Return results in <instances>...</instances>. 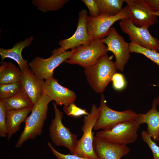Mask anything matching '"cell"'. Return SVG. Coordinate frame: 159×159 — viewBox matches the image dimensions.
Returning a JSON list of instances; mask_svg holds the SVG:
<instances>
[{
  "label": "cell",
  "instance_id": "obj_24",
  "mask_svg": "<svg viewBox=\"0 0 159 159\" xmlns=\"http://www.w3.org/2000/svg\"><path fill=\"white\" fill-rule=\"evenodd\" d=\"M130 53H136L143 55L156 64L159 67V52L141 47L136 43H129Z\"/></svg>",
  "mask_w": 159,
  "mask_h": 159
},
{
  "label": "cell",
  "instance_id": "obj_28",
  "mask_svg": "<svg viewBox=\"0 0 159 159\" xmlns=\"http://www.w3.org/2000/svg\"><path fill=\"white\" fill-rule=\"evenodd\" d=\"M7 136L6 110L2 102L0 101V136L4 138Z\"/></svg>",
  "mask_w": 159,
  "mask_h": 159
},
{
  "label": "cell",
  "instance_id": "obj_2",
  "mask_svg": "<svg viewBox=\"0 0 159 159\" xmlns=\"http://www.w3.org/2000/svg\"><path fill=\"white\" fill-rule=\"evenodd\" d=\"M115 62L107 54L100 57L93 65L85 68L87 80L96 92L102 93L113 75L117 73Z\"/></svg>",
  "mask_w": 159,
  "mask_h": 159
},
{
  "label": "cell",
  "instance_id": "obj_9",
  "mask_svg": "<svg viewBox=\"0 0 159 159\" xmlns=\"http://www.w3.org/2000/svg\"><path fill=\"white\" fill-rule=\"evenodd\" d=\"M101 40L106 44L108 51L115 55L117 69L123 72L130 57L129 43L125 41L113 27L110 28L108 35Z\"/></svg>",
  "mask_w": 159,
  "mask_h": 159
},
{
  "label": "cell",
  "instance_id": "obj_4",
  "mask_svg": "<svg viewBox=\"0 0 159 159\" xmlns=\"http://www.w3.org/2000/svg\"><path fill=\"white\" fill-rule=\"evenodd\" d=\"M100 107L92 105L89 114L85 115L83 119V124L81 130L83 134L78 140L77 144L72 154L80 157H87L92 159H98L93 148L94 125L100 115Z\"/></svg>",
  "mask_w": 159,
  "mask_h": 159
},
{
  "label": "cell",
  "instance_id": "obj_19",
  "mask_svg": "<svg viewBox=\"0 0 159 159\" xmlns=\"http://www.w3.org/2000/svg\"><path fill=\"white\" fill-rule=\"evenodd\" d=\"M32 108L19 110H6L7 139L9 141L12 136L18 131L22 123L25 122Z\"/></svg>",
  "mask_w": 159,
  "mask_h": 159
},
{
  "label": "cell",
  "instance_id": "obj_14",
  "mask_svg": "<svg viewBox=\"0 0 159 159\" xmlns=\"http://www.w3.org/2000/svg\"><path fill=\"white\" fill-rule=\"evenodd\" d=\"M79 18L76 30L70 37L62 39L59 42L61 47L65 51L75 49L77 47L89 44L92 40L87 28L88 16L86 10L82 9L78 13Z\"/></svg>",
  "mask_w": 159,
  "mask_h": 159
},
{
  "label": "cell",
  "instance_id": "obj_6",
  "mask_svg": "<svg viewBox=\"0 0 159 159\" xmlns=\"http://www.w3.org/2000/svg\"><path fill=\"white\" fill-rule=\"evenodd\" d=\"M53 105L54 117L49 127L51 140L56 146H63L68 149L72 154L78 143L77 136L64 125L62 122L63 112L58 108L55 103H53Z\"/></svg>",
  "mask_w": 159,
  "mask_h": 159
},
{
  "label": "cell",
  "instance_id": "obj_29",
  "mask_svg": "<svg viewBox=\"0 0 159 159\" xmlns=\"http://www.w3.org/2000/svg\"><path fill=\"white\" fill-rule=\"evenodd\" d=\"M47 144L52 154L57 159H92L87 157H79L72 154H63L56 150L50 142H48Z\"/></svg>",
  "mask_w": 159,
  "mask_h": 159
},
{
  "label": "cell",
  "instance_id": "obj_5",
  "mask_svg": "<svg viewBox=\"0 0 159 159\" xmlns=\"http://www.w3.org/2000/svg\"><path fill=\"white\" fill-rule=\"evenodd\" d=\"M140 127L135 120L118 124L109 129L97 132L95 136L107 141L122 145L135 142Z\"/></svg>",
  "mask_w": 159,
  "mask_h": 159
},
{
  "label": "cell",
  "instance_id": "obj_17",
  "mask_svg": "<svg viewBox=\"0 0 159 159\" xmlns=\"http://www.w3.org/2000/svg\"><path fill=\"white\" fill-rule=\"evenodd\" d=\"M158 106L157 98L153 101L152 107L146 114H138L135 120L140 125L147 124L146 131L154 142L159 141V111L157 110Z\"/></svg>",
  "mask_w": 159,
  "mask_h": 159
},
{
  "label": "cell",
  "instance_id": "obj_15",
  "mask_svg": "<svg viewBox=\"0 0 159 159\" xmlns=\"http://www.w3.org/2000/svg\"><path fill=\"white\" fill-rule=\"evenodd\" d=\"M93 148L98 159H120L130 150L127 145L114 143L95 136L93 140Z\"/></svg>",
  "mask_w": 159,
  "mask_h": 159
},
{
  "label": "cell",
  "instance_id": "obj_27",
  "mask_svg": "<svg viewBox=\"0 0 159 159\" xmlns=\"http://www.w3.org/2000/svg\"><path fill=\"white\" fill-rule=\"evenodd\" d=\"M143 141L146 143L151 149L153 156V159H159V146L152 140L150 136L146 131H143L141 134Z\"/></svg>",
  "mask_w": 159,
  "mask_h": 159
},
{
  "label": "cell",
  "instance_id": "obj_11",
  "mask_svg": "<svg viewBox=\"0 0 159 159\" xmlns=\"http://www.w3.org/2000/svg\"><path fill=\"white\" fill-rule=\"evenodd\" d=\"M119 25L122 31L128 36L131 42L148 49L159 51V39L151 35L148 29L137 26L128 18L120 20Z\"/></svg>",
  "mask_w": 159,
  "mask_h": 159
},
{
  "label": "cell",
  "instance_id": "obj_21",
  "mask_svg": "<svg viewBox=\"0 0 159 159\" xmlns=\"http://www.w3.org/2000/svg\"><path fill=\"white\" fill-rule=\"evenodd\" d=\"M0 101L6 110L32 108L34 106L29 98L23 91L13 97Z\"/></svg>",
  "mask_w": 159,
  "mask_h": 159
},
{
  "label": "cell",
  "instance_id": "obj_3",
  "mask_svg": "<svg viewBox=\"0 0 159 159\" xmlns=\"http://www.w3.org/2000/svg\"><path fill=\"white\" fill-rule=\"evenodd\" d=\"M75 48L67 51L62 48L55 49L49 58L44 59L36 57L29 63V66L36 77L39 79L45 80L52 77L55 68L71 57Z\"/></svg>",
  "mask_w": 159,
  "mask_h": 159
},
{
  "label": "cell",
  "instance_id": "obj_34",
  "mask_svg": "<svg viewBox=\"0 0 159 159\" xmlns=\"http://www.w3.org/2000/svg\"><path fill=\"white\" fill-rule=\"evenodd\" d=\"M155 85L156 86H159V85ZM157 102H158V106H159V95L158 98H157Z\"/></svg>",
  "mask_w": 159,
  "mask_h": 159
},
{
  "label": "cell",
  "instance_id": "obj_30",
  "mask_svg": "<svg viewBox=\"0 0 159 159\" xmlns=\"http://www.w3.org/2000/svg\"><path fill=\"white\" fill-rule=\"evenodd\" d=\"M88 8L90 16L95 17L99 15V9L97 0H82Z\"/></svg>",
  "mask_w": 159,
  "mask_h": 159
},
{
  "label": "cell",
  "instance_id": "obj_12",
  "mask_svg": "<svg viewBox=\"0 0 159 159\" xmlns=\"http://www.w3.org/2000/svg\"><path fill=\"white\" fill-rule=\"evenodd\" d=\"M128 19L137 26L148 29L157 22V16L144 0H125Z\"/></svg>",
  "mask_w": 159,
  "mask_h": 159
},
{
  "label": "cell",
  "instance_id": "obj_1",
  "mask_svg": "<svg viewBox=\"0 0 159 159\" xmlns=\"http://www.w3.org/2000/svg\"><path fill=\"white\" fill-rule=\"evenodd\" d=\"M51 101L50 98L44 93L34 105L30 114L25 122L24 129L15 145V148L21 147L25 142L34 139L42 134L47 117L48 105Z\"/></svg>",
  "mask_w": 159,
  "mask_h": 159
},
{
  "label": "cell",
  "instance_id": "obj_33",
  "mask_svg": "<svg viewBox=\"0 0 159 159\" xmlns=\"http://www.w3.org/2000/svg\"><path fill=\"white\" fill-rule=\"evenodd\" d=\"M152 14L156 16L157 17H158L159 18V12L156 11H153L152 12Z\"/></svg>",
  "mask_w": 159,
  "mask_h": 159
},
{
  "label": "cell",
  "instance_id": "obj_23",
  "mask_svg": "<svg viewBox=\"0 0 159 159\" xmlns=\"http://www.w3.org/2000/svg\"><path fill=\"white\" fill-rule=\"evenodd\" d=\"M67 0H34L33 4L38 10L44 12L55 11L61 9L67 3Z\"/></svg>",
  "mask_w": 159,
  "mask_h": 159
},
{
  "label": "cell",
  "instance_id": "obj_26",
  "mask_svg": "<svg viewBox=\"0 0 159 159\" xmlns=\"http://www.w3.org/2000/svg\"><path fill=\"white\" fill-rule=\"evenodd\" d=\"M63 110L67 115L74 117H79L83 115H87L89 113L85 109L77 106L74 102L64 106Z\"/></svg>",
  "mask_w": 159,
  "mask_h": 159
},
{
  "label": "cell",
  "instance_id": "obj_10",
  "mask_svg": "<svg viewBox=\"0 0 159 159\" xmlns=\"http://www.w3.org/2000/svg\"><path fill=\"white\" fill-rule=\"evenodd\" d=\"M128 18L126 6L118 14L113 16L100 15L95 17L88 16L87 28L91 40L102 39L108 35L111 26L116 21Z\"/></svg>",
  "mask_w": 159,
  "mask_h": 159
},
{
  "label": "cell",
  "instance_id": "obj_16",
  "mask_svg": "<svg viewBox=\"0 0 159 159\" xmlns=\"http://www.w3.org/2000/svg\"><path fill=\"white\" fill-rule=\"evenodd\" d=\"M22 72L20 81L22 91L27 95L34 105L44 93L43 85L44 80L39 79L29 67Z\"/></svg>",
  "mask_w": 159,
  "mask_h": 159
},
{
  "label": "cell",
  "instance_id": "obj_20",
  "mask_svg": "<svg viewBox=\"0 0 159 159\" xmlns=\"http://www.w3.org/2000/svg\"><path fill=\"white\" fill-rule=\"evenodd\" d=\"M0 66V84L20 82L22 71L11 62H2Z\"/></svg>",
  "mask_w": 159,
  "mask_h": 159
},
{
  "label": "cell",
  "instance_id": "obj_22",
  "mask_svg": "<svg viewBox=\"0 0 159 159\" xmlns=\"http://www.w3.org/2000/svg\"><path fill=\"white\" fill-rule=\"evenodd\" d=\"M99 15L108 16H115L123 9V5L125 0H97Z\"/></svg>",
  "mask_w": 159,
  "mask_h": 159
},
{
  "label": "cell",
  "instance_id": "obj_25",
  "mask_svg": "<svg viewBox=\"0 0 159 159\" xmlns=\"http://www.w3.org/2000/svg\"><path fill=\"white\" fill-rule=\"evenodd\" d=\"M22 91L21 82L0 84V100L7 99Z\"/></svg>",
  "mask_w": 159,
  "mask_h": 159
},
{
  "label": "cell",
  "instance_id": "obj_31",
  "mask_svg": "<svg viewBox=\"0 0 159 159\" xmlns=\"http://www.w3.org/2000/svg\"><path fill=\"white\" fill-rule=\"evenodd\" d=\"M112 81L113 88L117 90H120L125 87L126 82L124 77L121 74L116 73L113 76Z\"/></svg>",
  "mask_w": 159,
  "mask_h": 159
},
{
  "label": "cell",
  "instance_id": "obj_32",
  "mask_svg": "<svg viewBox=\"0 0 159 159\" xmlns=\"http://www.w3.org/2000/svg\"><path fill=\"white\" fill-rule=\"evenodd\" d=\"M154 11L159 12V0H144Z\"/></svg>",
  "mask_w": 159,
  "mask_h": 159
},
{
  "label": "cell",
  "instance_id": "obj_18",
  "mask_svg": "<svg viewBox=\"0 0 159 159\" xmlns=\"http://www.w3.org/2000/svg\"><path fill=\"white\" fill-rule=\"evenodd\" d=\"M33 40V37L31 36L24 41L19 42L15 44L11 48H0V54L2 62L5 58H9L15 61L18 64L22 71L29 67L27 60L24 59L21 52L25 48L29 46Z\"/></svg>",
  "mask_w": 159,
  "mask_h": 159
},
{
  "label": "cell",
  "instance_id": "obj_7",
  "mask_svg": "<svg viewBox=\"0 0 159 159\" xmlns=\"http://www.w3.org/2000/svg\"><path fill=\"white\" fill-rule=\"evenodd\" d=\"M108 51L107 46L101 39L94 40L88 44L75 48L71 57L65 62L77 64L85 69L94 64L100 57L107 54Z\"/></svg>",
  "mask_w": 159,
  "mask_h": 159
},
{
  "label": "cell",
  "instance_id": "obj_13",
  "mask_svg": "<svg viewBox=\"0 0 159 159\" xmlns=\"http://www.w3.org/2000/svg\"><path fill=\"white\" fill-rule=\"evenodd\" d=\"M43 93L57 105L64 106L74 102L76 95L73 91L60 85L53 77L44 81Z\"/></svg>",
  "mask_w": 159,
  "mask_h": 159
},
{
  "label": "cell",
  "instance_id": "obj_35",
  "mask_svg": "<svg viewBox=\"0 0 159 159\" xmlns=\"http://www.w3.org/2000/svg\"><path fill=\"white\" fill-rule=\"evenodd\" d=\"M158 110L159 111V106H158Z\"/></svg>",
  "mask_w": 159,
  "mask_h": 159
},
{
  "label": "cell",
  "instance_id": "obj_8",
  "mask_svg": "<svg viewBox=\"0 0 159 159\" xmlns=\"http://www.w3.org/2000/svg\"><path fill=\"white\" fill-rule=\"evenodd\" d=\"M100 107V115L93 128L95 130L109 129L120 123L135 120L138 115V114L130 109L123 111L112 109L106 105L102 93L101 95Z\"/></svg>",
  "mask_w": 159,
  "mask_h": 159
}]
</instances>
